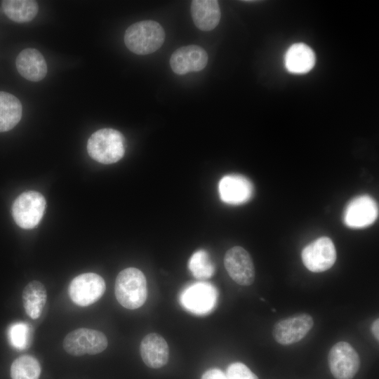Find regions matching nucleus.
I'll return each mask as SVG.
<instances>
[{
    "mask_svg": "<svg viewBox=\"0 0 379 379\" xmlns=\"http://www.w3.org/2000/svg\"><path fill=\"white\" fill-rule=\"evenodd\" d=\"M165 32L154 20H142L129 26L125 32L124 43L128 50L138 55L157 51L164 44Z\"/></svg>",
    "mask_w": 379,
    "mask_h": 379,
    "instance_id": "nucleus-1",
    "label": "nucleus"
},
{
    "mask_svg": "<svg viewBox=\"0 0 379 379\" xmlns=\"http://www.w3.org/2000/svg\"><path fill=\"white\" fill-rule=\"evenodd\" d=\"M114 293L117 301L124 307L129 310L140 307L147 296L144 274L135 267L123 270L116 278Z\"/></svg>",
    "mask_w": 379,
    "mask_h": 379,
    "instance_id": "nucleus-2",
    "label": "nucleus"
},
{
    "mask_svg": "<svg viewBox=\"0 0 379 379\" xmlns=\"http://www.w3.org/2000/svg\"><path fill=\"white\" fill-rule=\"evenodd\" d=\"M87 152L95 161L110 164L119 161L125 153V138L118 131L105 128L93 133L87 142Z\"/></svg>",
    "mask_w": 379,
    "mask_h": 379,
    "instance_id": "nucleus-3",
    "label": "nucleus"
},
{
    "mask_svg": "<svg viewBox=\"0 0 379 379\" xmlns=\"http://www.w3.org/2000/svg\"><path fill=\"white\" fill-rule=\"evenodd\" d=\"M46 199L39 192L27 191L20 194L12 206V215L15 223L22 229L36 227L44 213Z\"/></svg>",
    "mask_w": 379,
    "mask_h": 379,
    "instance_id": "nucleus-4",
    "label": "nucleus"
},
{
    "mask_svg": "<svg viewBox=\"0 0 379 379\" xmlns=\"http://www.w3.org/2000/svg\"><path fill=\"white\" fill-rule=\"evenodd\" d=\"M107 344V337L101 331L80 328L65 336L63 347L68 354L79 357L100 353L106 349Z\"/></svg>",
    "mask_w": 379,
    "mask_h": 379,
    "instance_id": "nucleus-5",
    "label": "nucleus"
},
{
    "mask_svg": "<svg viewBox=\"0 0 379 379\" xmlns=\"http://www.w3.org/2000/svg\"><path fill=\"white\" fill-rule=\"evenodd\" d=\"M328 364L335 378L352 379L360 368V358L350 343L340 341L330 349Z\"/></svg>",
    "mask_w": 379,
    "mask_h": 379,
    "instance_id": "nucleus-6",
    "label": "nucleus"
},
{
    "mask_svg": "<svg viewBox=\"0 0 379 379\" xmlns=\"http://www.w3.org/2000/svg\"><path fill=\"white\" fill-rule=\"evenodd\" d=\"M105 282L98 274L88 272L74 277L70 282L68 293L72 302L81 307L98 301L105 291Z\"/></svg>",
    "mask_w": 379,
    "mask_h": 379,
    "instance_id": "nucleus-7",
    "label": "nucleus"
},
{
    "mask_svg": "<svg viewBox=\"0 0 379 379\" xmlns=\"http://www.w3.org/2000/svg\"><path fill=\"white\" fill-rule=\"evenodd\" d=\"M336 257L335 245L327 237H321L313 241L301 253L303 265L312 272L328 270L334 265Z\"/></svg>",
    "mask_w": 379,
    "mask_h": 379,
    "instance_id": "nucleus-8",
    "label": "nucleus"
},
{
    "mask_svg": "<svg viewBox=\"0 0 379 379\" xmlns=\"http://www.w3.org/2000/svg\"><path fill=\"white\" fill-rule=\"evenodd\" d=\"M218 293L215 288L208 282H197L186 287L180 294L183 307L195 314H206L214 308Z\"/></svg>",
    "mask_w": 379,
    "mask_h": 379,
    "instance_id": "nucleus-9",
    "label": "nucleus"
},
{
    "mask_svg": "<svg viewBox=\"0 0 379 379\" xmlns=\"http://www.w3.org/2000/svg\"><path fill=\"white\" fill-rule=\"evenodd\" d=\"M314 326V320L307 313L295 314L277 321L272 330L276 342L288 345L301 340Z\"/></svg>",
    "mask_w": 379,
    "mask_h": 379,
    "instance_id": "nucleus-10",
    "label": "nucleus"
},
{
    "mask_svg": "<svg viewBox=\"0 0 379 379\" xmlns=\"http://www.w3.org/2000/svg\"><path fill=\"white\" fill-rule=\"evenodd\" d=\"M378 215L377 202L369 195L363 194L348 203L343 213V222L351 228H364L372 225Z\"/></svg>",
    "mask_w": 379,
    "mask_h": 379,
    "instance_id": "nucleus-11",
    "label": "nucleus"
},
{
    "mask_svg": "<svg viewBox=\"0 0 379 379\" xmlns=\"http://www.w3.org/2000/svg\"><path fill=\"white\" fill-rule=\"evenodd\" d=\"M224 265L229 276L241 286H250L255 279L252 258L244 248L236 246L230 248L224 257Z\"/></svg>",
    "mask_w": 379,
    "mask_h": 379,
    "instance_id": "nucleus-12",
    "label": "nucleus"
},
{
    "mask_svg": "<svg viewBox=\"0 0 379 379\" xmlns=\"http://www.w3.org/2000/svg\"><path fill=\"white\" fill-rule=\"evenodd\" d=\"M220 199L231 205H239L249 201L253 194V185L246 177L230 174L222 177L218 183Z\"/></svg>",
    "mask_w": 379,
    "mask_h": 379,
    "instance_id": "nucleus-13",
    "label": "nucleus"
},
{
    "mask_svg": "<svg viewBox=\"0 0 379 379\" xmlns=\"http://www.w3.org/2000/svg\"><path fill=\"white\" fill-rule=\"evenodd\" d=\"M208 54L201 46L189 45L176 49L170 58V66L173 72L182 75L191 72H199L206 66Z\"/></svg>",
    "mask_w": 379,
    "mask_h": 379,
    "instance_id": "nucleus-14",
    "label": "nucleus"
},
{
    "mask_svg": "<svg viewBox=\"0 0 379 379\" xmlns=\"http://www.w3.org/2000/svg\"><path fill=\"white\" fill-rule=\"evenodd\" d=\"M140 355L144 363L152 368L164 366L168 359V346L159 334L152 333L145 335L140 345Z\"/></svg>",
    "mask_w": 379,
    "mask_h": 379,
    "instance_id": "nucleus-15",
    "label": "nucleus"
},
{
    "mask_svg": "<svg viewBox=\"0 0 379 379\" xmlns=\"http://www.w3.org/2000/svg\"><path fill=\"white\" fill-rule=\"evenodd\" d=\"M15 65L19 74L31 81L42 80L48 71L43 55L32 48L22 50L16 58Z\"/></svg>",
    "mask_w": 379,
    "mask_h": 379,
    "instance_id": "nucleus-16",
    "label": "nucleus"
},
{
    "mask_svg": "<svg viewBox=\"0 0 379 379\" xmlns=\"http://www.w3.org/2000/svg\"><path fill=\"white\" fill-rule=\"evenodd\" d=\"M190 12L195 26L202 31H211L218 25L221 12L215 0H193Z\"/></svg>",
    "mask_w": 379,
    "mask_h": 379,
    "instance_id": "nucleus-17",
    "label": "nucleus"
},
{
    "mask_svg": "<svg viewBox=\"0 0 379 379\" xmlns=\"http://www.w3.org/2000/svg\"><path fill=\"white\" fill-rule=\"evenodd\" d=\"M315 61L314 51L302 43L291 45L284 57L285 67L293 74H305L310 72L314 67Z\"/></svg>",
    "mask_w": 379,
    "mask_h": 379,
    "instance_id": "nucleus-18",
    "label": "nucleus"
},
{
    "mask_svg": "<svg viewBox=\"0 0 379 379\" xmlns=\"http://www.w3.org/2000/svg\"><path fill=\"white\" fill-rule=\"evenodd\" d=\"M46 300V288L39 281H30L22 291V303L25 311L32 319H38L40 317Z\"/></svg>",
    "mask_w": 379,
    "mask_h": 379,
    "instance_id": "nucleus-19",
    "label": "nucleus"
},
{
    "mask_svg": "<svg viewBox=\"0 0 379 379\" xmlns=\"http://www.w3.org/2000/svg\"><path fill=\"white\" fill-rule=\"evenodd\" d=\"M22 107L13 95L0 91V132L13 128L20 121Z\"/></svg>",
    "mask_w": 379,
    "mask_h": 379,
    "instance_id": "nucleus-20",
    "label": "nucleus"
},
{
    "mask_svg": "<svg viewBox=\"0 0 379 379\" xmlns=\"http://www.w3.org/2000/svg\"><path fill=\"white\" fill-rule=\"evenodd\" d=\"M1 6L6 15L19 23L32 20L39 10L37 2L32 0H5Z\"/></svg>",
    "mask_w": 379,
    "mask_h": 379,
    "instance_id": "nucleus-21",
    "label": "nucleus"
},
{
    "mask_svg": "<svg viewBox=\"0 0 379 379\" xmlns=\"http://www.w3.org/2000/svg\"><path fill=\"white\" fill-rule=\"evenodd\" d=\"M41 366L36 359L29 355L17 358L11 366L12 379H39Z\"/></svg>",
    "mask_w": 379,
    "mask_h": 379,
    "instance_id": "nucleus-22",
    "label": "nucleus"
},
{
    "mask_svg": "<svg viewBox=\"0 0 379 379\" xmlns=\"http://www.w3.org/2000/svg\"><path fill=\"white\" fill-rule=\"evenodd\" d=\"M188 267L193 276L201 280L211 277L215 271L209 255L204 250H199L192 254Z\"/></svg>",
    "mask_w": 379,
    "mask_h": 379,
    "instance_id": "nucleus-23",
    "label": "nucleus"
},
{
    "mask_svg": "<svg viewBox=\"0 0 379 379\" xmlns=\"http://www.w3.org/2000/svg\"><path fill=\"white\" fill-rule=\"evenodd\" d=\"M30 335V327L24 322H15L8 329V338L11 345L18 349L24 350L27 347Z\"/></svg>",
    "mask_w": 379,
    "mask_h": 379,
    "instance_id": "nucleus-24",
    "label": "nucleus"
},
{
    "mask_svg": "<svg viewBox=\"0 0 379 379\" xmlns=\"http://www.w3.org/2000/svg\"><path fill=\"white\" fill-rule=\"evenodd\" d=\"M227 379H258L251 370L241 362L230 364L226 371Z\"/></svg>",
    "mask_w": 379,
    "mask_h": 379,
    "instance_id": "nucleus-25",
    "label": "nucleus"
},
{
    "mask_svg": "<svg viewBox=\"0 0 379 379\" xmlns=\"http://www.w3.org/2000/svg\"><path fill=\"white\" fill-rule=\"evenodd\" d=\"M201 379H227V377L220 368H212L204 373Z\"/></svg>",
    "mask_w": 379,
    "mask_h": 379,
    "instance_id": "nucleus-26",
    "label": "nucleus"
},
{
    "mask_svg": "<svg viewBox=\"0 0 379 379\" xmlns=\"http://www.w3.org/2000/svg\"><path fill=\"white\" fill-rule=\"evenodd\" d=\"M371 332L375 339L379 340V319H375L371 325Z\"/></svg>",
    "mask_w": 379,
    "mask_h": 379,
    "instance_id": "nucleus-27",
    "label": "nucleus"
}]
</instances>
